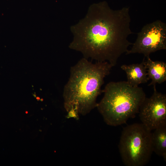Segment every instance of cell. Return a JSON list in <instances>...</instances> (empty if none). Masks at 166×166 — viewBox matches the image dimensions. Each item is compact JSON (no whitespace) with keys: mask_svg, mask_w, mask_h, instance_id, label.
Here are the masks:
<instances>
[{"mask_svg":"<svg viewBox=\"0 0 166 166\" xmlns=\"http://www.w3.org/2000/svg\"><path fill=\"white\" fill-rule=\"evenodd\" d=\"M130 22L128 7L114 10L105 1L93 3L85 17L71 26L73 37L69 47L85 58L107 61L113 67L133 44L127 39L132 34Z\"/></svg>","mask_w":166,"mask_h":166,"instance_id":"cell-1","label":"cell"},{"mask_svg":"<svg viewBox=\"0 0 166 166\" xmlns=\"http://www.w3.org/2000/svg\"><path fill=\"white\" fill-rule=\"evenodd\" d=\"M112 67L107 61L93 63L84 57L71 67L63 94L68 118L78 119L96 107L104 78Z\"/></svg>","mask_w":166,"mask_h":166,"instance_id":"cell-2","label":"cell"},{"mask_svg":"<svg viewBox=\"0 0 166 166\" xmlns=\"http://www.w3.org/2000/svg\"><path fill=\"white\" fill-rule=\"evenodd\" d=\"M102 93L104 96L96 107L106 123L113 126L125 123L135 116L146 97L142 88L125 81L108 83Z\"/></svg>","mask_w":166,"mask_h":166,"instance_id":"cell-3","label":"cell"},{"mask_svg":"<svg viewBox=\"0 0 166 166\" xmlns=\"http://www.w3.org/2000/svg\"><path fill=\"white\" fill-rule=\"evenodd\" d=\"M151 131L142 123L133 124L123 128L118 148L125 166H143L148 163L153 152Z\"/></svg>","mask_w":166,"mask_h":166,"instance_id":"cell-4","label":"cell"},{"mask_svg":"<svg viewBox=\"0 0 166 166\" xmlns=\"http://www.w3.org/2000/svg\"><path fill=\"white\" fill-rule=\"evenodd\" d=\"M127 55L142 53L145 57L157 51L166 49V24L157 20L145 25L137 33V37Z\"/></svg>","mask_w":166,"mask_h":166,"instance_id":"cell-5","label":"cell"},{"mask_svg":"<svg viewBox=\"0 0 166 166\" xmlns=\"http://www.w3.org/2000/svg\"><path fill=\"white\" fill-rule=\"evenodd\" d=\"M149 97H146L138 113L142 124L152 131L166 125V95L158 92L156 85Z\"/></svg>","mask_w":166,"mask_h":166,"instance_id":"cell-6","label":"cell"},{"mask_svg":"<svg viewBox=\"0 0 166 166\" xmlns=\"http://www.w3.org/2000/svg\"><path fill=\"white\" fill-rule=\"evenodd\" d=\"M121 67L126 73L127 81L132 86H138L140 84L146 83L149 80L144 58L140 63L123 65Z\"/></svg>","mask_w":166,"mask_h":166,"instance_id":"cell-7","label":"cell"},{"mask_svg":"<svg viewBox=\"0 0 166 166\" xmlns=\"http://www.w3.org/2000/svg\"><path fill=\"white\" fill-rule=\"evenodd\" d=\"M145 65L148 79L151 80L149 86L161 84L166 81V63L160 61H153L149 57H147Z\"/></svg>","mask_w":166,"mask_h":166,"instance_id":"cell-8","label":"cell"},{"mask_svg":"<svg viewBox=\"0 0 166 166\" xmlns=\"http://www.w3.org/2000/svg\"><path fill=\"white\" fill-rule=\"evenodd\" d=\"M151 132L153 152L166 160V125L154 129Z\"/></svg>","mask_w":166,"mask_h":166,"instance_id":"cell-9","label":"cell"},{"mask_svg":"<svg viewBox=\"0 0 166 166\" xmlns=\"http://www.w3.org/2000/svg\"><path fill=\"white\" fill-rule=\"evenodd\" d=\"M36 99L38 100H39L40 99V98L38 97L36 98Z\"/></svg>","mask_w":166,"mask_h":166,"instance_id":"cell-10","label":"cell"}]
</instances>
